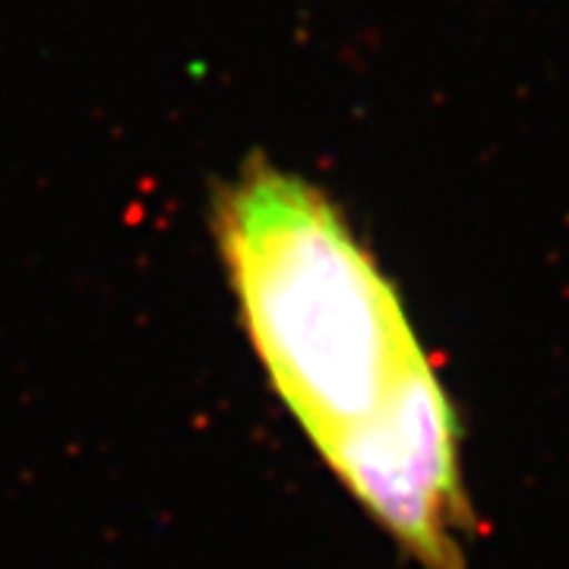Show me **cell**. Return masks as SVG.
<instances>
[{"instance_id": "cell-1", "label": "cell", "mask_w": 569, "mask_h": 569, "mask_svg": "<svg viewBox=\"0 0 569 569\" xmlns=\"http://www.w3.org/2000/svg\"><path fill=\"white\" fill-rule=\"evenodd\" d=\"M212 231L257 361L329 459L440 383L399 291L317 187L253 156Z\"/></svg>"}]
</instances>
